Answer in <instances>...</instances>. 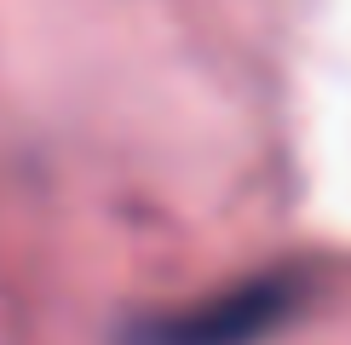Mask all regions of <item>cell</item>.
<instances>
[{"label": "cell", "mask_w": 351, "mask_h": 345, "mask_svg": "<svg viewBox=\"0 0 351 345\" xmlns=\"http://www.w3.org/2000/svg\"><path fill=\"white\" fill-rule=\"evenodd\" d=\"M282 305H288V288L254 282V288H237V294L213 299V305H196L184 316L156 322L150 345H247L282 316Z\"/></svg>", "instance_id": "6da1fadb"}]
</instances>
